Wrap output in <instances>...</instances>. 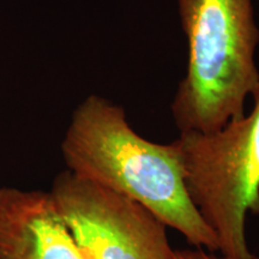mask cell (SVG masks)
Segmentation results:
<instances>
[{"instance_id": "obj_2", "label": "cell", "mask_w": 259, "mask_h": 259, "mask_svg": "<svg viewBox=\"0 0 259 259\" xmlns=\"http://www.w3.org/2000/svg\"><path fill=\"white\" fill-rule=\"evenodd\" d=\"M189 61L171 113L180 132L210 134L245 114L259 85L253 0H178Z\"/></svg>"}, {"instance_id": "obj_6", "label": "cell", "mask_w": 259, "mask_h": 259, "mask_svg": "<svg viewBox=\"0 0 259 259\" xmlns=\"http://www.w3.org/2000/svg\"><path fill=\"white\" fill-rule=\"evenodd\" d=\"M176 259H226L225 257L212 254L211 252H205L203 248L196 250H176Z\"/></svg>"}, {"instance_id": "obj_1", "label": "cell", "mask_w": 259, "mask_h": 259, "mask_svg": "<svg viewBox=\"0 0 259 259\" xmlns=\"http://www.w3.org/2000/svg\"><path fill=\"white\" fill-rule=\"evenodd\" d=\"M61 151L73 176L139 203L197 248L219 251L186 189L177 141L160 144L141 137L122 107L92 95L73 113Z\"/></svg>"}, {"instance_id": "obj_3", "label": "cell", "mask_w": 259, "mask_h": 259, "mask_svg": "<svg viewBox=\"0 0 259 259\" xmlns=\"http://www.w3.org/2000/svg\"><path fill=\"white\" fill-rule=\"evenodd\" d=\"M250 114L210 134L177 139L186 189L226 259H254L246 238L248 212L259 213V85Z\"/></svg>"}, {"instance_id": "obj_4", "label": "cell", "mask_w": 259, "mask_h": 259, "mask_svg": "<svg viewBox=\"0 0 259 259\" xmlns=\"http://www.w3.org/2000/svg\"><path fill=\"white\" fill-rule=\"evenodd\" d=\"M50 192L85 259H176L167 226L135 200L69 170Z\"/></svg>"}, {"instance_id": "obj_5", "label": "cell", "mask_w": 259, "mask_h": 259, "mask_svg": "<svg viewBox=\"0 0 259 259\" xmlns=\"http://www.w3.org/2000/svg\"><path fill=\"white\" fill-rule=\"evenodd\" d=\"M0 259H85L51 192L0 187Z\"/></svg>"}]
</instances>
